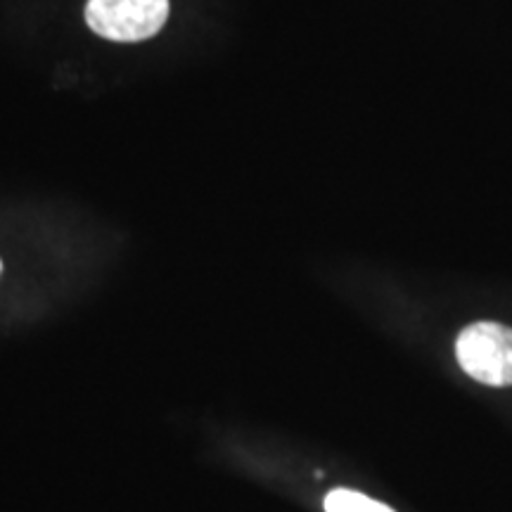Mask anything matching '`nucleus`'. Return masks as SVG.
Masks as SVG:
<instances>
[{
	"label": "nucleus",
	"mask_w": 512,
	"mask_h": 512,
	"mask_svg": "<svg viewBox=\"0 0 512 512\" xmlns=\"http://www.w3.org/2000/svg\"><path fill=\"white\" fill-rule=\"evenodd\" d=\"M456 358L472 380L489 387L512 384V328L501 323H472L456 339Z\"/></svg>",
	"instance_id": "f257e3e1"
},
{
	"label": "nucleus",
	"mask_w": 512,
	"mask_h": 512,
	"mask_svg": "<svg viewBox=\"0 0 512 512\" xmlns=\"http://www.w3.org/2000/svg\"><path fill=\"white\" fill-rule=\"evenodd\" d=\"M0 268H3V266H0Z\"/></svg>",
	"instance_id": "20e7f679"
},
{
	"label": "nucleus",
	"mask_w": 512,
	"mask_h": 512,
	"mask_svg": "<svg viewBox=\"0 0 512 512\" xmlns=\"http://www.w3.org/2000/svg\"><path fill=\"white\" fill-rule=\"evenodd\" d=\"M169 0H88L86 22L107 41L136 43L166 24Z\"/></svg>",
	"instance_id": "f03ea898"
},
{
	"label": "nucleus",
	"mask_w": 512,
	"mask_h": 512,
	"mask_svg": "<svg viewBox=\"0 0 512 512\" xmlns=\"http://www.w3.org/2000/svg\"><path fill=\"white\" fill-rule=\"evenodd\" d=\"M325 512H394L389 505H384L375 498H370L361 491L335 489L325 496Z\"/></svg>",
	"instance_id": "7ed1b4c3"
}]
</instances>
